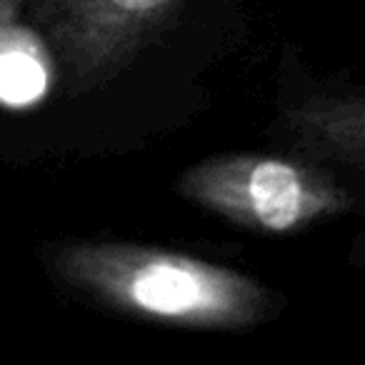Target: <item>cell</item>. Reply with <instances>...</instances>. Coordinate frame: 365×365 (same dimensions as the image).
Wrapping results in <instances>:
<instances>
[{"mask_svg":"<svg viewBox=\"0 0 365 365\" xmlns=\"http://www.w3.org/2000/svg\"><path fill=\"white\" fill-rule=\"evenodd\" d=\"M63 280L120 313L173 328L248 330L273 310L260 280L188 253L78 240L53 255Z\"/></svg>","mask_w":365,"mask_h":365,"instance_id":"1","label":"cell"},{"mask_svg":"<svg viewBox=\"0 0 365 365\" xmlns=\"http://www.w3.org/2000/svg\"><path fill=\"white\" fill-rule=\"evenodd\" d=\"M178 190L233 225L273 235L295 233L363 205L338 173L303 155L208 158L182 173Z\"/></svg>","mask_w":365,"mask_h":365,"instance_id":"2","label":"cell"},{"mask_svg":"<svg viewBox=\"0 0 365 365\" xmlns=\"http://www.w3.org/2000/svg\"><path fill=\"white\" fill-rule=\"evenodd\" d=\"M182 0H41L38 23L73 86H96L123 68Z\"/></svg>","mask_w":365,"mask_h":365,"instance_id":"3","label":"cell"},{"mask_svg":"<svg viewBox=\"0 0 365 365\" xmlns=\"http://www.w3.org/2000/svg\"><path fill=\"white\" fill-rule=\"evenodd\" d=\"M283 130L298 155L338 173L365 205V88L315 91L290 103Z\"/></svg>","mask_w":365,"mask_h":365,"instance_id":"4","label":"cell"},{"mask_svg":"<svg viewBox=\"0 0 365 365\" xmlns=\"http://www.w3.org/2000/svg\"><path fill=\"white\" fill-rule=\"evenodd\" d=\"M51 46L18 23L0 33V103L26 108L41 101L56 76Z\"/></svg>","mask_w":365,"mask_h":365,"instance_id":"5","label":"cell"},{"mask_svg":"<svg viewBox=\"0 0 365 365\" xmlns=\"http://www.w3.org/2000/svg\"><path fill=\"white\" fill-rule=\"evenodd\" d=\"M26 3L28 0H0V33H6L11 26H16Z\"/></svg>","mask_w":365,"mask_h":365,"instance_id":"6","label":"cell"},{"mask_svg":"<svg viewBox=\"0 0 365 365\" xmlns=\"http://www.w3.org/2000/svg\"><path fill=\"white\" fill-rule=\"evenodd\" d=\"M350 263H353L355 268L365 270V233L355 235L353 248H350Z\"/></svg>","mask_w":365,"mask_h":365,"instance_id":"7","label":"cell"}]
</instances>
